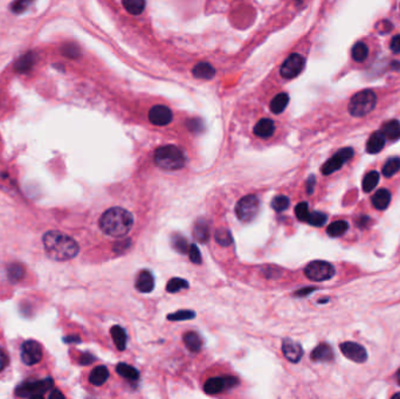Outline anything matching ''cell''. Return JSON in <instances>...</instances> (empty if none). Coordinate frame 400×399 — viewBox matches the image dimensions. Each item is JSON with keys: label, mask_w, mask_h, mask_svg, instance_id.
Returning a JSON list of instances; mask_svg holds the SVG:
<instances>
[{"label": "cell", "mask_w": 400, "mask_h": 399, "mask_svg": "<svg viewBox=\"0 0 400 399\" xmlns=\"http://www.w3.org/2000/svg\"><path fill=\"white\" fill-rule=\"evenodd\" d=\"M42 244L47 255L57 261H67L75 258L80 249L73 238L59 231H50L45 234Z\"/></svg>", "instance_id": "6da1fadb"}, {"label": "cell", "mask_w": 400, "mask_h": 399, "mask_svg": "<svg viewBox=\"0 0 400 399\" xmlns=\"http://www.w3.org/2000/svg\"><path fill=\"white\" fill-rule=\"evenodd\" d=\"M132 214L122 207L109 208L100 219V229L114 238L125 237L132 229Z\"/></svg>", "instance_id": "7a4b0ae2"}, {"label": "cell", "mask_w": 400, "mask_h": 399, "mask_svg": "<svg viewBox=\"0 0 400 399\" xmlns=\"http://www.w3.org/2000/svg\"><path fill=\"white\" fill-rule=\"evenodd\" d=\"M185 155L174 145H164L156 150L155 163L164 170H179L185 165Z\"/></svg>", "instance_id": "3957f363"}, {"label": "cell", "mask_w": 400, "mask_h": 399, "mask_svg": "<svg viewBox=\"0 0 400 399\" xmlns=\"http://www.w3.org/2000/svg\"><path fill=\"white\" fill-rule=\"evenodd\" d=\"M377 96L370 89H365L352 96L349 103V111L352 116L363 117L375 109Z\"/></svg>", "instance_id": "277c9868"}, {"label": "cell", "mask_w": 400, "mask_h": 399, "mask_svg": "<svg viewBox=\"0 0 400 399\" xmlns=\"http://www.w3.org/2000/svg\"><path fill=\"white\" fill-rule=\"evenodd\" d=\"M305 277L313 281L321 282L330 280L335 275V268L327 261H313L304 270Z\"/></svg>", "instance_id": "5b68a950"}, {"label": "cell", "mask_w": 400, "mask_h": 399, "mask_svg": "<svg viewBox=\"0 0 400 399\" xmlns=\"http://www.w3.org/2000/svg\"><path fill=\"white\" fill-rule=\"evenodd\" d=\"M53 387V380L51 378L34 382H26L17 389V394L20 397L42 398L43 394Z\"/></svg>", "instance_id": "8992f818"}, {"label": "cell", "mask_w": 400, "mask_h": 399, "mask_svg": "<svg viewBox=\"0 0 400 399\" xmlns=\"http://www.w3.org/2000/svg\"><path fill=\"white\" fill-rule=\"evenodd\" d=\"M259 207L260 201L257 199V197L249 195L238 201L237 206H235V213H237L238 218L241 221L249 223L256 217L257 212H259Z\"/></svg>", "instance_id": "52a82bcc"}, {"label": "cell", "mask_w": 400, "mask_h": 399, "mask_svg": "<svg viewBox=\"0 0 400 399\" xmlns=\"http://www.w3.org/2000/svg\"><path fill=\"white\" fill-rule=\"evenodd\" d=\"M353 156V149L352 148H345L339 150L337 154L332 156V157L324 163L322 166V173L325 176L334 173L335 171L341 169L344 163H346L350 158H352Z\"/></svg>", "instance_id": "ba28073f"}, {"label": "cell", "mask_w": 400, "mask_h": 399, "mask_svg": "<svg viewBox=\"0 0 400 399\" xmlns=\"http://www.w3.org/2000/svg\"><path fill=\"white\" fill-rule=\"evenodd\" d=\"M304 67V59L300 54H291L286 59V61L282 63L281 69H280V73H281V76L285 77V79H294L296 77L298 74L302 72Z\"/></svg>", "instance_id": "9c48e42d"}, {"label": "cell", "mask_w": 400, "mask_h": 399, "mask_svg": "<svg viewBox=\"0 0 400 399\" xmlns=\"http://www.w3.org/2000/svg\"><path fill=\"white\" fill-rule=\"evenodd\" d=\"M42 359V349L36 341H26L21 346V360L25 364L34 365Z\"/></svg>", "instance_id": "30bf717a"}, {"label": "cell", "mask_w": 400, "mask_h": 399, "mask_svg": "<svg viewBox=\"0 0 400 399\" xmlns=\"http://www.w3.org/2000/svg\"><path fill=\"white\" fill-rule=\"evenodd\" d=\"M238 384V379L235 377H213L206 380L204 385L205 392L208 394H216L223 392L225 389H231Z\"/></svg>", "instance_id": "8fae6325"}, {"label": "cell", "mask_w": 400, "mask_h": 399, "mask_svg": "<svg viewBox=\"0 0 400 399\" xmlns=\"http://www.w3.org/2000/svg\"><path fill=\"white\" fill-rule=\"evenodd\" d=\"M172 117H173V114L170 108L162 106V104L153 106L149 111V120L155 125H167L172 121Z\"/></svg>", "instance_id": "7c38bea8"}, {"label": "cell", "mask_w": 400, "mask_h": 399, "mask_svg": "<svg viewBox=\"0 0 400 399\" xmlns=\"http://www.w3.org/2000/svg\"><path fill=\"white\" fill-rule=\"evenodd\" d=\"M341 350L343 355L351 361L356 362V363H364L368 360V353L364 346H362L358 343L353 342H345L341 344Z\"/></svg>", "instance_id": "4fadbf2b"}, {"label": "cell", "mask_w": 400, "mask_h": 399, "mask_svg": "<svg viewBox=\"0 0 400 399\" xmlns=\"http://www.w3.org/2000/svg\"><path fill=\"white\" fill-rule=\"evenodd\" d=\"M282 352L286 359L291 363H297L303 356V349L298 343L291 341V339H285L282 343Z\"/></svg>", "instance_id": "5bb4252c"}, {"label": "cell", "mask_w": 400, "mask_h": 399, "mask_svg": "<svg viewBox=\"0 0 400 399\" xmlns=\"http://www.w3.org/2000/svg\"><path fill=\"white\" fill-rule=\"evenodd\" d=\"M155 287V280L152 274L148 271H143L136 280V289L141 293H150Z\"/></svg>", "instance_id": "9a60e30c"}, {"label": "cell", "mask_w": 400, "mask_h": 399, "mask_svg": "<svg viewBox=\"0 0 400 399\" xmlns=\"http://www.w3.org/2000/svg\"><path fill=\"white\" fill-rule=\"evenodd\" d=\"M36 60H38L36 54L33 53V52H28V53L22 55L19 60L17 61L14 69H16V72H18V73L29 72V70L34 67Z\"/></svg>", "instance_id": "2e32d148"}, {"label": "cell", "mask_w": 400, "mask_h": 399, "mask_svg": "<svg viewBox=\"0 0 400 399\" xmlns=\"http://www.w3.org/2000/svg\"><path fill=\"white\" fill-rule=\"evenodd\" d=\"M275 125L274 122L269 118H262L256 123V125L254 126V134L256 136L261 137V139H268L274 134Z\"/></svg>", "instance_id": "e0dca14e"}, {"label": "cell", "mask_w": 400, "mask_h": 399, "mask_svg": "<svg viewBox=\"0 0 400 399\" xmlns=\"http://www.w3.org/2000/svg\"><path fill=\"white\" fill-rule=\"evenodd\" d=\"M193 76H196L197 79H204V80H210L213 79V76L215 75V69L214 67L207 62H200L198 65L194 66V68L192 69Z\"/></svg>", "instance_id": "ac0fdd59"}, {"label": "cell", "mask_w": 400, "mask_h": 399, "mask_svg": "<svg viewBox=\"0 0 400 399\" xmlns=\"http://www.w3.org/2000/svg\"><path fill=\"white\" fill-rule=\"evenodd\" d=\"M193 237L198 242L205 244L210 238V226L204 219L198 220L193 229Z\"/></svg>", "instance_id": "d6986e66"}, {"label": "cell", "mask_w": 400, "mask_h": 399, "mask_svg": "<svg viewBox=\"0 0 400 399\" xmlns=\"http://www.w3.org/2000/svg\"><path fill=\"white\" fill-rule=\"evenodd\" d=\"M385 145V136L381 131L373 132L366 144V150L369 154H378Z\"/></svg>", "instance_id": "ffe728a7"}, {"label": "cell", "mask_w": 400, "mask_h": 399, "mask_svg": "<svg viewBox=\"0 0 400 399\" xmlns=\"http://www.w3.org/2000/svg\"><path fill=\"white\" fill-rule=\"evenodd\" d=\"M312 360L316 362L332 361L334 360V351L328 344H320L317 348L313 350Z\"/></svg>", "instance_id": "44dd1931"}, {"label": "cell", "mask_w": 400, "mask_h": 399, "mask_svg": "<svg viewBox=\"0 0 400 399\" xmlns=\"http://www.w3.org/2000/svg\"><path fill=\"white\" fill-rule=\"evenodd\" d=\"M391 201V193L388 190H378L372 197V204L377 210H385Z\"/></svg>", "instance_id": "7402d4cb"}, {"label": "cell", "mask_w": 400, "mask_h": 399, "mask_svg": "<svg viewBox=\"0 0 400 399\" xmlns=\"http://www.w3.org/2000/svg\"><path fill=\"white\" fill-rule=\"evenodd\" d=\"M108 377H109V371H108V369L106 367H103V365H100V367L95 368L94 370L91 372V375H89V382L95 386H101L107 382Z\"/></svg>", "instance_id": "603a6c76"}, {"label": "cell", "mask_w": 400, "mask_h": 399, "mask_svg": "<svg viewBox=\"0 0 400 399\" xmlns=\"http://www.w3.org/2000/svg\"><path fill=\"white\" fill-rule=\"evenodd\" d=\"M381 132L384 134L385 139L395 141L400 139V123L398 121H390L383 125Z\"/></svg>", "instance_id": "cb8c5ba5"}, {"label": "cell", "mask_w": 400, "mask_h": 399, "mask_svg": "<svg viewBox=\"0 0 400 399\" xmlns=\"http://www.w3.org/2000/svg\"><path fill=\"white\" fill-rule=\"evenodd\" d=\"M111 333V337L114 339V343L115 345L117 346L118 350H125L126 348V334L123 328H121L119 326H114L111 328L110 330Z\"/></svg>", "instance_id": "d4e9b609"}, {"label": "cell", "mask_w": 400, "mask_h": 399, "mask_svg": "<svg viewBox=\"0 0 400 399\" xmlns=\"http://www.w3.org/2000/svg\"><path fill=\"white\" fill-rule=\"evenodd\" d=\"M289 102V96L286 93H280L272 100L271 110L274 114H281L286 109L287 104Z\"/></svg>", "instance_id": "484cf974"}, {"label": "cell", "mask_w": 400, "mask_h": 399, "mask_svg": "<svg viewBox=\"0 0 400 399\" xmlns=\"http://www.w3.org/2000/svg\"><path fill=\"white\" fill-rule=\"evenodd\" d=\"M183 339H184L186 348L192 352H198L201 349V345H203L201 338L199 337V335L196 333H186Z\"/></svg>", "instance_id": "4316f807"}, {"label": "cell", "mask_w": 400, "mask_h": 399, "mask_svg": "<svg viewBox=\"0 0 400 399\" xmlns=\"http://www.w3.org/2000/svg\"><path fill=\"white\" fill-rule=\"evenodd\" d=\"M116 371H117V374L119 376H122V377H124L129 380H137L140 378V372H138L134 367H130V365L125 363L117 364Z\"/></svg>", "instance_id": "83f0119b"}, {"label": "cell", "mask_w": 400, "mask_h": 399, "mask_svg": "<svg viewBox=\"0 0 400 399\" xmlns=\"http://www.w3.org/2000/svg\"><path fill=\"white\" fill-rule=\"evenodd\" d=\"M123 6L130 14L138 16L145 9V0H122Z\"/></svg>", "instance_id": "f1b7e54d"}, {"label": "cell", "mask_w": 400, "mask_h": 399, "mask_svg": "<svg viewBox=\"0 0 400 399\" xmlns=\"http://www.w3.org/2000/svg\"><path fill=\"white\" fill-rule=\"evenodd\" d=\"M347 229H349V224L344 221V220H337V221L332 223L328 226L327 232L330 237L336 238L343 236V234L347 231Z\"/></svg>", "instance_id": "f546056e"}, {"label": "cell", "mask_w": 400, "mask_h": 399, "mask_svg": "<svg viewBox=\"0 0 400 399\" xmlns=\"http://www.w3.org/2000/svg\"><path fill=\"white\" fill-rule=\"evenodd\" d=\"M369 55V48L364 42H357L352 47V51H351V57L354 61L357 62H363L368 58Z\"/></svg>", "instance_id": "4dcf8cb0"}, {"label": "cell", "mask_w": 400, "mask_h": 399, "mask_svg": "<svg viewBox=\"0 0 400 399\" xmlns=\"http://www.w3.org/2000/svg\"><path fill=\"white\" fill-rule=\"evenodd\" d=\"M379 182V173L376 172V171H371L369 172L363 180V185L362 188L364 190V192H371L373 189L376 188L377 184Z\"/></svg>", "instance_id": "1f68e13d"}, {"label": "cell", "mask_w": 400, "mask_h": 399, "mask_svg": "<svg viewBox=\"0 0 400 399\" xmlns=\"http://www.w3.org/2000/svg\"><path fill=\"white\" fill-rule=\"evenodd\" d=\"M214 238L215 241L220 246H223V247H227V246H230L233 242V237H232L231 232L227 229L216 230L214 233Z\"/></svg>", "instance_id": "d6a6232c"}, {"label": "cell", "mask_w": 400, "mask_h": 399, "mask_svg": "<svg viewBox=\"0 0 400 399\" xmlns=\"http://www.w3.org/2000/svg\"><path fill=\"white\" fill-rule=\"evenodd\" d=\"M400 170V158L394 157L388 159L383 167V174L385 177H391Z\"/></svg>", "instance_id": "836d02e7"}, {"label": "cell", "mask_w": 400, "mask_h": 399, "mask_svg": "<svg viewBox=\"0 0 400 399\" xmlns=\"http://www.w3.org/2000/svg\"><path fill=\"white\" fill-rule=\"evenodd\" d=\"M189 288V282L184 279L181 278H173L171 279L166 285V290L169 293H177L182 289Z\"/></svg>", "instance_id": "e575fe53"}, {"label": "cell", "mask_w": 400, "mask_h": 399, "mask_svg": "<svg viewBox=\"0 0 400 399\" xmlns=\"http://www.w3.org/2000/svg\"><path fill=\"white\" fill-rule=\"evenodd\" d=\"M172 246L178 253H182V254H185L189 251V245L188 241L181 234H173L172 236Z\"/></svg>", "instance_id": "d590c367"}, {"label": "cell", "mask_w": 400, "mask_h": 399, "mask_svg": "<svg viewBox=\"0 0 400 399\" xmlns=\"http://www.w3.org/2000/svg\"><path fill=\"white\" fill-rule=\"evenodd\" d=\"M34 0H14L11 5V10L14 14H22L29 9Z\"/></svg>", "instance_id": "8d00e7d4"}, {"label": "cell", "mask_w": 400, "mask_h": 399, "mask_svg": "<svg viewBox=\"0 0 400 399\" xmlns=\"http://www.w3.org/2000/svg\"><path fill=\"white\" fill-rule=\"evenodd\" d=\"M328 217L327 214L322 213V212H313V213H309L308 219H306V223H309L310 225L321 227L323 226L325 223H327Z\"/></svg>", "instance_id": "74e56055"}, {"label": "cell", "mask_w": 400, "mask_h": 399, "mask_svg": "<svg viewBox=\"0 0 400 399\" xmlns=\"http://www.w3.org/2000/svg\"><path fill=\"white\" fill-rule=\"evenodd\" d=\"M289 199L286 196H278L275 197L272 201V207L274 208L276 212H283L289 207Z\"/></svg>", "instance_id": "f35d334b"}, {"label": "cell", "mask_w": 400, "mask_h": 399, "mask_svg": "<svg viewBox=\"0 0 400 399\" xmlns=\"http://www.w3.org/2000/svg\"><path fill=\"white\" fill-rule=\"evenodd\" d=\"M61 52L65 57L69 58V59H76L80 57V54H81L78 47L74 43H66L65 46H62Z\"/></svg>", "instance_id": "ab89813d"}, {"label": "cell", "mask_w": 400, "mask_h": 399, "mask_svg": "<svg viewBox=\"0 0 400 399\" xmlns=\"http://www.w3.org/2000/svg\"><path fill=\"white\" fill-rule=\"evenodd\" d=\"M196 318V314L194 312L191 311H181L177 313H173V314H170L167 316V319L170 321H184V320H191Z\"/></svg>", "instance_id": "60d3db41"}, {"label": "cell", "mask_w": 400, "mask_h": 399, "mask_svg": "<svg viewBox=\"0 0 400 399\" xmlns=\"http://www.w3.org/2000/svg\"><path fill=\"white\" fill-rule=\"evenodd\" d=\"M295 213H296V217L301 221H306L309 215V206L308 204L303 201V203H300L295 207Z\"/></svg>", "instance_id": "b9f144b4"}, {"label": "cell", "mask_w": 400, "mask_h": 399, "mask_svg": "<svg viewBox=\"0 0 400 399\" xmlns=\"http://www.w3.org/2000/svg\"><path fill=\"white\" fill-rule=\"evenodd\" d=\"M9 274H10V279L12 280V281H18V280H20L22 278V275H24V268H22L20 264H11L9 268Z\"/></svg>", "instance_id": "7bdbcfd3"}, {"label": "cell", "mask_w": 400, "mask_h": 399, "mask_svg": "<svg viewBox=\"0 0 400 399\" xmlns=\"http://www.w3.org/2000/svg\"><path fill=\"white\" fill-rule=\"evenodd\" d=\"M189 255H190V260L192 261L193 263L196 264H199L201 262V254L199 252V249L196 245H191L189 247Z\"/></svg>", "instance_id": "ee69618b"}, {"label": "cell", "mask_w": 400, "mask_h": 399, "mask_svg": "<svg viewBox=\"0 0 400 399\" xmlns=\"http://www.w3.org/2000/svg\"><path fill=\"white\" fill-rule=\"evenodd\" d=\"M376 27H377V29H378L379 33H387V32L391 31L393 26H392V24H391L390 21L381 20L380 22H378V24H377Z\"/></svg>", "instance_id": "f6af8a7d"}, {"label": "cell", "mask_w": 400, "mask_h": 399, "mask_svg": "<svg viewBox=\"0 0 400 399\" xmlns=\"http://www.w3.org/2000/svg\"><path fill=\"white\" fill-rule=\"evenodd\" d=\"M390 48L394 54L400 53V35H394L393 38H392L391 43H390Z\"/></svg>", "instance_id": "bcb514c9"}, {"label": "cell", "mask_w": 400, "mask_h": 399, "mask_svg": "<svg viewBox=\"0 0 400 399\" xmlns=\"http://www.w3.org/2000/svg\"><path fill=\"white\" fill-rule=\"evenodd\" d=\"M9 364V357L6 356V353L0 349V371H3L6 368V365Z\"/></svg>", "instance_id": "7dc6e473"}, {"label": "cell", "mask_w": 400, "mask_h": 399, "mask_svg": "<svg viewBox=\"0 0 400 399\" xmlns=\"http://www.w3.org/2000/svg\"><path fill=\"white\" fill-rule=\"evenodd\" d=\"M314 188H315V177L310 176L308 182H306V192H308V195H313Z\"/></svg>", "instance_id": "c3c4849f"}, {"label": "cell", "mask_w": 400, "mask_h": 399, "mask_svg": "<svg viewBox=\"0 0 400 399\" xmlns=\"http://www.w3.org/2000/svg\"><path fill=\"white\" fill-rule=\"evenodd\" d=\"M94 360L95 359L92 355H89V353H84V355L82 356V359H81V363L82 364H89V363H92V362L94 361Z\"/></svg>", "instance_id": "681fc988"}, {"label": "cell", "mask_w": 400, "mask_h": 399, "mask_svg": "<svg viewBox=\"0 0 400 399\" xmlns=\"http://www.w3.org/2000/svg\"><path fill=\"white\" fill-rule=\"evenodd\" d=\"M50 397H51V398H65V396H63V394H62L61 392H59L58 390H54V391H53V393H52Z\"/></svg>", "instance_id": "f907efd6"}, {"label": "cell", "mask_w": 400, "mask_h": 399, "mask_svg": "<svg viewBox=\"0 0 400 399\" xmlns=\"http://www.w3.org/2000/svg\"><path fill=\"white\" fill-rule=\"evenodd\" d=\"M66 341H70V342H80V338L78 337H70V338H66Z\"/></svg>", "instance_id": "816d5d0a"}, {"label": "cell", "mask_w": 400, "mask_h": 399, "mask_svg": "<svg viewBox=\"0 0 400 399\" xmlns=\"http://www.w3.org/2000/svg\"><path fill=\"white\" fill-rule=\"evenodd\" d=\"M397 379H398V384L400 385V370L398 371V375H397Z\"/></svg>", "instance_id": "f5cc1de1"}, {"label": "cell", "mask_w": 400, "mask_h": 399, "mask_svg": "<svg viewBox=\"0 0 400 399\" xmlns=\"http://www.w3.org/2000/svg\"><path fill=\"white\" fill-rule=\"evenodd\" d=\"M393 398H400V393H397V394H394V396H393Z\"/></svg>", "instance_id": "db71d44e"}]
</instances>
